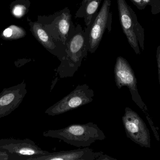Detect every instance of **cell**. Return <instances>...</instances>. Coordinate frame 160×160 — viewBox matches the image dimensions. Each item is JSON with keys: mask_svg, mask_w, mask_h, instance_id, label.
Masks as SVG:
<instances>
[{"mask_svg": "<svg viewBox=\"0 0 160 160\" xmlns=\"http://www.w3.org/2000/svg\"><path fill=\"white\" fill-rule=\"evenodd\" d=\"M88 52L85 30L79 24L71 25L67 41L66 55L57 68L60 78H71L81 66L82 61Z\"/></svg>", "mask_w": 160, "mask_h": 160, "instance_id": "obj_1", "label": "cell"}, {"mask_svg": "<svg viewBox=\"0 0 160 160\" xmlns=\"http://www.w3.org/2000/svg\"><path fill=\"white\" fill-rule=\"evenodd\" d=\"M44 137L56 138L77 147H87L97 141H102L106 136L96 124H73L59 130L44 132Z\"/></svg>", "mask_w": 160, "mask_h": 160, "instance_id": "obj_2", "label": "cell"}, {"mask_svg": "<svg viewBox=\"0 0 160 160\" xmlns=\"http://www.w3.org/2000/svg\"><path fill=\"white\" fill-rule=\"evenodd\" d=\"M111 0H103L101 7L85 29L88 52L94 53L98 49L104 32L112 30V12Z\"/></svg>", "mask_w": 160, "mask_h": 160, "instance_id": "obj_3", "label": "cell"}, {"mask_svg": "<svg viewBox=\"0 0 160 160\" xmlns=\"http://www.w3.org/2000/svg\"><path fill=\"white\" fill-rule=\"evenodd\" d=\"M114 76L116 84L118 89L127 86L129 89L132 98L135 104L149 117L148 109L142 101L137 88V80L134 71L126 59L118 56L116 59L114 67Z\"/></svg>", "mask_w": 160, "mask_h": 160, "instance_id": "obj_4", "label": "cell"}, {"mask_svg": "<svg viewBox=\"0 0 160 160\" xmlns=\"http://www.w3.org/2000/svg\"><path fill=\"white\" fill-rule=\"evenodd\" d=\"M94 91L87 84L79 85L68 95L48 108L45 113L51 116L59 115L92 102Z\"/></svg>", "mask_w": 160, "mask_h": 160, "instance_id": "obj_5", "label": "cell"}, {"mask_svg": "<svg viewBox=\"0 0 160 160\" xmlns=\"http://www.w3.org/2000/svg\"><path fill=\"white\" fill-rule=\"evenodd\" d=\"M0 150L8 154L9 160H32L34 158L50 153L42 150L33 141L29 139H1Z\"/></svg>", "mask_w": 160, "mask_h": 160, "instance_id": "obj_6", "label": "cell"}, {"mask_svg": "<svg viewBox=\"0 0 160 160\" xmlns=\"http://www.w3.org/2000/svg\"><path fill=\"white\" fill-rule=\"evenodd\" d=\"M122 121L127 137L142 147L150 148V132L140 116L129 107H126Z\"/></svg>", "mask_w": 160, "mask_h": 160, "instance_id": "obj_7", "label": "cell"}, {"mask_svg": "<svg viewBox=\"0 0 160 160\" xmlns=\"http://www.w3.org/2000/svg\"><path fill=\"white\" fill-rule=\"evenodd\" d=\"M119 20L128 41L137 54L140 53L138 41L141 42L140 26L134 11L125 0H117Z\"/></svg>", "mask_w": 160, "mask_h": 160, "instance_id": "obj_8", "label": "cell"}, {"mask_svg": "<svg viewBox=\"0 0 160 160\" xmlns=\"http://www.w3.org/2000/svg\"><path fill=\"white\" fill-rule=\"evenodd\" d=\"M42 18L45 23H40L48 34L66 46L68 34L73 23L69 8H66L53 15Z\"/></svg>", "mask_w": 160, "mask_h": 160, "instance_id": "obj_9", "label": "cell"}, {"mask_svg": "<svg viewBox=\"0 0 160 160\" xmlns=\"http://www.w3.org/2000/svg\"><path fill=\"white\" fill-rule=\"evenodd\" d=\"M27 93L24 81L3 89L0 93V118L9 115L18 108Z\"/></svg>", "mask_w": 160, "mask_h": 160, "instance_id": "obj_10", "label": "cell"}, {"mask_svg": "<svg viewBox=\"0 0 160 160\" xmlns=\"http://www.w3.org/2000/svg\"><path fill=\"white\" fill-rule=\"evenodd\" d=\"M31 28L33 34L38 42L61 62L65 56L66 46L61 41L55 40L49 34L41 23H32Z\"/></svg>", "mask_w": 160, "mask_h": 160, "instance_id": "obj_11", "label": "cell"}, {"mask_svg": "<svg viewBox=\"0 0 160 160\" xmlns=\"http://www.w3.org/2000/svg\"><path fill=\"white\" fill-rule=\"evenodd\" d=\"M103 152H95L91 148H86L70 151L53 152L34 158L32 160H96Z\"/></svg>", "mask_w": 160, "mask_h": 160, "instance_id": "obj_12", "label": "cell"}, {"mask_svg": "<svg viewBox=\"0 0 160 160\" xmlns=\"http://www.w3.org/2000/svg\"><path fill=\"white\" fill-rule=\"evenodd\" d=\"M103 0H82L81 6L76 12L75 18H83L85 24L88 26L98 13L101 3Z\"/></svg>", "mask_w": 160, "mask_h": 160, "instance_id": "obj_13", "label": "cell"}, {"mask_svg": "<svg viewBox=\"0 0 160 160\" xmlns=\"http://www.w3.org/2000/svg\"><path fill=\"white\" fill-rule=\"evenodd\" d=\"M2 35L5 38L16 39L23 37L26 35V33L21 27L11 25L6 29Z\"/></svg>", "mask_w": 160, "mask_h": 160, "instance_id": "obj_14", "label": "cell"}, {"mask_svg": "<svg viewBox=\"0 0 160 160\" xmlns=\"http://www.w3.org/2000/svg\"><path fill=\"white\" fill-rule=\"evenodd\" d=\"M26 11H27V8L25 6L22 5H17L13 8L12 13L14 14V16L20 18L23 16L26 13Z\"/></svg>", "mask_w": 160, "mask_h": 160, "instance_id": "obj_15", "label": "cell"}, {"mask_svg": "<svg viewBox=\"0 0 160 160\" xmlns=\"http://www.w3.org/2000/svg\"><path fill=\"white\" fill-rule=\"evenodd\" d=\"M157 63L158 66V73L159 82L160 85V47H159L157 51Z\"/></svg>", "mask_w": 160, "mask_h": 160, "instance_id": "obj_16", "label": "cell"}, {"mask_svg": "<svg viewBox=\"0 0 160 160\" xmlns=\"http://www.w3.org/2000/svg\"><path fill=\"white\" fill-rule=\"evenodd\" d=\"M96 160H117L116 159L112 157L107 155H104L102 153Z\"/></svg>", "mask_w": 160, "mask_h": 160, "instance_id": "obj_17", "label": "cell"}, {"mask_svg": "<svg viewBox=\"0 0 160 160\" xmlns=\"http://www.w3.org/2000/svg\"><path fill=\"white\" fill-rule=\"evenodd\" d=\"M131 1L139 8H140V7L143 8L146 5L143 0H131Z\"/></svg>", "mask_w": 160, "mask_h": 160, "instance_id": "obj_18", "label": "cell"}, {"mask_svg": "<svg viewBox=\"0 0 160 160\" xmlns=\"http://www.w3.org/2000/svg\"><path fill=\"white\" fill-rule=\"evenodd\" d=\"M0 160H9L8 155L4 151L0 150Z\"/></svg>", "mask_w": 160, "mask_h": 160, "instance_id": "obj_19", "label": "cell"}, {"mask_svg": "<svg viewBox=\"0 0 160 160\" xmlns=\"http://www.w3.org/2000/svg\"><path fill=\"white\" fill-rule=\"evenodd\" d=\"M145 4H149L151 3V0H143Z\"/></svg>", "mask_w": 160, "mask_h": 160, "instance_id": "obj_20", "label": "cell"}]
</instances>
